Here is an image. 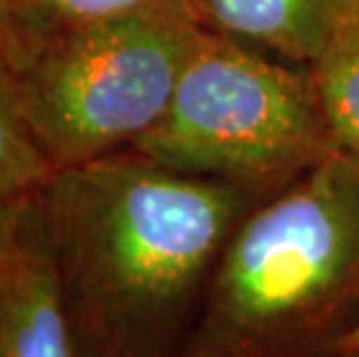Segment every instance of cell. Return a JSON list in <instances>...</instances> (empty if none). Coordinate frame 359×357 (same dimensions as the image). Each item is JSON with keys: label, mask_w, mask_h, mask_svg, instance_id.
I'll use <instances>...</instances> for the list:
<instances>
[{"label": "cell", "mask_w": 359, "mask_h": 357, "mask_svg": "<svg viewBox=\"0 0 359 357\" xmlns=\"http://www.w3.org/2000/svg\"><path fill=\"white\" fill-rule=\"evenodd\" d=\"M183 0L58 30L12 51L19 93L51 165L126 151L149 133L202 35Z\"/></svg>", "instance_id": "4"}, {"label": "cell", "mask_w": 359, "mask_h": 357, "mask_svg": "<svg viewBox=\"0 0 359 357\" xmlns=\"http://www.w3.org/2000/svg\"><path fill=\"white\" fill-rule=\"evenodd\" d=\"M17 5L19 0H0V37L12 42L14 26H17Z\"/></svg>", "instance_id": "11"}, {"label": "cell", "mask_w": 359, "mask_h": 357, "mask_svg": "<svg viewBox=\"0 0 359 357\" xmlns=\"http://www.w3.org/2000/svg\"><path fill=\"white\" fill-rule=\"evenodd\" d=\"M339 357H359V355H339Z\"/></svg>", "instance_id": "13"}, {"label": "cell", "mask_w": 359, "mask_h": 357, "mask_svg": "<svg viewBox=\"0 0 359 357\" xmlns=\"http://www.w3.org/2000/svg\"><path fill=\"white\" fill-rule=\"evenodd\" d=\"M309 70L336 144L359 154V7L341 21Z\"/></svg>", "instance_id": "8"}, {"label": "cell", "mask_w": 359, "mask_h": 357, "mask_svg": "<svg viewBox=\"0 0 359 357\" xmlns=\"http://www.w3.org/2000/svg\"><path fill=\"white\" fill-rule=\"evenodd\" d=\"M359 328V154L336 147L248 211L181 357H339Z\"/></svg>", "instance_id": "2"}, {"label": "cell", "mask_w": 359, "mask_h": 357, "mask_svg": "<svg viewBox=\"0 0 359 357\" xmlns=\"http://www.w3.org/2000/svg\"><path fill=\"white\" fill-rule=\"evenodd\" d=\"M24 209L26 200L12 202L0 197V264L21 246V237H24Z\"/></svg>", "instance_id": "10"}, {"label": "cell", "mask_w": 359, "mask_h": 357, "mask_svg": "<svg viewBox=\"0 0 359 357\" xmlns=\"http://www.w3.org/2000/svg\"><path fill=\"white\" fill-rule=\"evenodd\" d=\"M200 26L292 65L309 67L359 0H183Z\"/></svg>", "instance_id": "6"}, {"label": "cell", "mask_w": 359, "mask_h": 357, "mask_svg": "<svg viewBox=\"0 0 359 357\" xmlns=\"http://www.w3.org/2000/svg\"><path fill=\"white\" fill-rule=\"evenodd\" d=\"M28 200L21 246L0 264V357H77L56 271Z\"/></svg>", "instance_id": "5"}, {"label": "cell", "mask_w": 359, "mask_h": 357, "mask_svg": "<svg viewBox=\"0 0 359 357\" xmlns=\"http://www.w3.org/2000/svg\"><path fill=\"white\" fill-rule=\"evenodd\" d=\"M341 355H359V328L350 334L348 341L341 348Z\"/></svg>", "instance_id": "12"}, {"label": "cell", "mask_w": 359, "mask_h": 357, "mask_svg": "<svg viewBox=\"0 0 359 357\" xmlns=\"http://www.w3.org/2000/svg\"><path fill=\"white\" fill-rule=\"evenodd\" d=\"M51 165L35 140L19 93L10 42L0 37V197L21 202L51 179Z\"/></svg>", "instance_id": "7"}, {"label": "cell", "mask_w": 359, "mask_h": 357, "mask_svg": "<svg viewBox=\"0 0 359 357\" xmlns=\"http://www.w3.org/2000/svg\"><path fill=\"white\" fill-rule=\"evenodd\" d=\"M336 147L309 67L202 30L163 119L130 151L269 197Z\"/></svg>", "instance_id": "3"}, {"label": "cell", "mask_w": 359, "mask_h": 357, "mask_svg": "<svg viewBox=\"0 0 359 357\" xmlns=\"http://www.w3.org/2000/svg\"><path fill=\"white\" fill-rule=\"evenodd\" d=\"M160 3L165 0H19L10 49L58 30L118 19Z\"/></svg>", "instance_id": "9"}, {"label": "cell", "mask_w": 359, "mask_h": 357, "mask_svg": "<svg viewBox=\"0 0 359 357\" xmlns=\"http://www.w3.org/2000/svg\"><path fill=\"white\" fill-rule=\"evenodd\" d=\"M253 191L135 151L60 167L28 200L77 357H181Z\"/></svg>", "instance_id": "1"}]
</instances>
